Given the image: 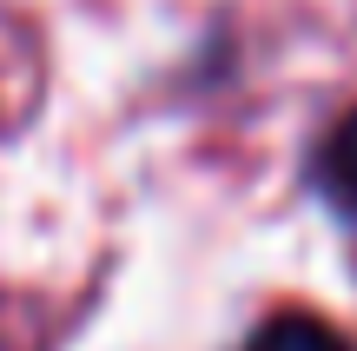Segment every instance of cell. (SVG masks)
<instances>
[{
	"label": "cell",
	"instance_id": "obj_1",
	"mask_svg": "<svg viewBox=\"0 0 357 351\" xmlns=\"http://www.w3.org/2000/svg\"><path fill=\"white\" fill-rule=\"evenodd\" d=\"M318 193L357 225V113H344L318 140Z\"/></svg>",
	"mask_w": 357,
	"mask_h": 351
},
{
	"label": "cell",
	"instance_id": "obj_2",
	"mask_svg": "<svg viewBox=\"0 0 357 351\" xmlns=\"http://www.w3.org/2000/svg\"><path fill=\"white\" fill-rule=\"evenodd\" d=\"M245 351H357V345L337 325L311 318V312H278V318H265V325L245 338Z\"/></svg>",
	"mask_w": 357,
	"mask_h": 351
}]
</instances>
